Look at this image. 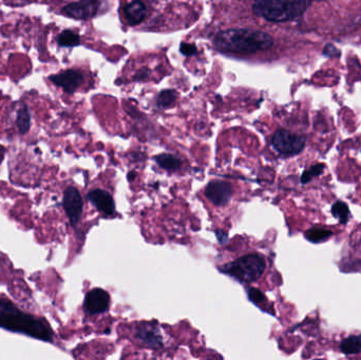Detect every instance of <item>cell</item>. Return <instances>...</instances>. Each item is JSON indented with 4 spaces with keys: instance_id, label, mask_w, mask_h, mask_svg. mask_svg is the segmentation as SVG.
<instances>
[{
    "instance_id": "18",
    "label": "cell",
    "mask_w": 361,
    "mask_h": 360,
    "mask_svg": "<svg viewBox=\"0 0 361 360\" xmlns=\"http://www.w3.org/2000/svg\"><path fill=\"white\" fill-rule=\"evenodd\" d=\"M333 232L331 230H324V228H314L305 232V238L313 243H319L326 240L332 236Z\"/></svg>"
},
{
    "instance_id": "21",
    "label": "cell",
    "mask_w": 361,
    "mask_h": 360,
    "mask_svg": "<svg viewBox=\"0 0 361 360\" xmlns=\"http://www.w3.org/2000/svg\"><path fill=\"white\" fill-rule=\"evenodd\" d=\"M140 337L146 342V344L152 345L154 347H157V345H161V337L152 330L144 329L141 330L139 333Z\"/></svg>"
},
{
    "instance_id": "5",
    "label": "cell",
    "mask_w": 361,
    "mask_h": 360,
    "mask_svg": "<svg viewBox=\"0 0 361 360\" xmlns=\"http://www.w3.org/2000/svg\"><path fill=\"white\" fill-rule=\"evenodd\" d=\"M307 139L305 135H296L284 129L276 131L271 139V145L283 156L300 154L305 148Z\"/></svg>"
},
{
    "instance_id": "4",
    "label": "cell",
    "mask_w": 361,
    "mask_h": 360,
    "mask_svg": "<svg viewBox=\"0 0 361 360\" xmlns=\"http://www.w3.org/2000/svg\"><path fill=\"white\" fill-rule=\"evenodd\" d=\"M264 258L258 254L243 256L235 261L225 264L222 272L241 283H252L258 280L265 271Z\"/></svg>"
},
{
    "instance_id": "8",
    "label": "cell",
    "mask_w": 361,
    "mask_h": 360,
    "mask_svg": "<svg viewBox=\"0 0 361 360\" xmlns=\"http://www.w3.org/2000/svg\"><path fill=\"white\" fill-rule=\"evenodd\" d=\"M205 196L216 206H223L231 200L233 196V187L227 182L212 181L206 187Z\"/></svg>"
},
{
    "instance_id": "6",
    "label": "cell",
    "mask_w": 361,
    "mask_h": 360,
    "mask_svg": "<svg viewBox=\"0 0 361 360\" xmlns=\"http://www.w3.org/2000/svg\"><path fill=\"white\" fill-rule=\"evenodd\" d=\"M63 206L68 218H69L70 223L75 226L80 221V217H82L84 203H82L80 192L73 186H70L65 190Z\"/></svg>"
},
{
    "instance_id": "28",
    "label": "cell",
    "mask_w": 361,
    "mask_h": 360,
    "mask_svg": "<svg viewBox=\"0 0 361 360\" xmlns=\"http://www.w3.org/2000/svg\"><path fill=\"white\" fill-rule=\"evenodd\" d=\"M135 173H129V175H128L129 181H133V180L135 179Z\"/></svg>"
},
{
    "instance_id": "16",
    "label": "cell",
    "mask_w": 361,
    "mask_h": 360,
    "mask_svg": "<svg viewBox=\"0 0 361 360\" xmlns=\"http://www.w3.org/2000/svg\"><path fill=\"white\" fill-rule=\"evenodd\" d=\"M341 351L345 354H358L361 353V335L351 336L343 340L341 344Z\"/></svg>"
},
{
    "instance_id": "22",
    "label": "cell",
    "mask_w": 361,
    "mask_h": 360,
    "mask_svg": "<svg viewBox=\"0 0 361 360\" xmlns=\"http://www.w3.org/2000/svg\"><path fill=\"white\" fill-rule=\"evenodd\" d=\"M248 295H250V300H252L254 304H259L264 302V294H263L262 292L259 291V290L255 289V287H252V289L250 290V293H248Z\"/></svg>"
},
{
    "instance_id": "19",
    "label": "cell",
    "mask_w": 361,
    "mask_h": 360,
    "mask_svg": "<svg viewBox=\"0 0 361 360\" xmlns=\"http://www.w3.org/2000/svg\"><path fill=\"white\" fill-rule=\"evenodd\" d=\"M332 213L341 224L348 223L350 218V209L345 203L337 201L332 207Z\"/></svg>"
},
{
    "instance_id": "23",
    "label": "cell",
    "mask_w": 361,
    "mask_h": 360,
    "mask_svg": "<svg viewBox=\"0 0 361 360\" xmlns=\"http://www.w3.org/2000/svg\"><path fill=\"white\" fill-rule=\"evenodd\" d=\"M180 52L185 56H192V55L197 54V51L195 44L182 42L180 46Z\"/></svg>"
},
{
    "instance_id": "15",
    "label": "cell",
    "mask_w": 361,
    "mask_h": 360,
    "mask_svg": "<svg viewBox=\"0 0 361 360\" xmlns=\"http://www.w3.org/2000/svg\"><path fill=\"white\" fill-rule=\"evenodd\" d=\"M16 124L21 135H25L30 130V127H31V116H30L29 109L25 106H23L17 112Z\"/></svg>"
},
{
    "instance_id": "2",
    "label": "cell",
    "mask_w": 361,
    "mask_h": 360,
    "mask_svg": "<svg viewBox=\"0 0 361 360\" xmlns=\"http://www.w3.org/2000/svg\"><path fill=\"white\" fill-rule=\"evenodd\" d=\"M0 328L25 334L36 340L52 342L53 332L48 323L42 319L21 312L8 300L0 298Z\"/></svg>"
},
{
    "instance_id": "25",
    "label": "cell",
    "mask_w": 361,
    "mask_h": 360,
    "mask_svg": "<svg viewBox=\"0 0 361 360\" xmlns=\"http://www.w3.org/2000/svg\"><path fill=\"white\" fill-rule=\"evenodd\" d=\"M150 76V70L148 69V68H144V69L140 70L139 72H137V75H135V80H147L148 77Z\"/></svg>"
},
{
    "instance_id": "12",
    "label": "cell",
    "mask_w": 361,
    "mask_h": 360,
    "mask_svg": "<svg viewBox=\"0 0 361 360\" xmlns=\"http://www.w3.org/2000/svg\"><path fill=\"white\" fill-rule=\"evenodd\" d=\"M123 13H124L125 19L128 25H137L143 23L144 19L146 18L147 10H146L145 4L143 2L133 1L126 4Z\"/></svg>"
},
{
    "instance_id": "17",
    "label": "cell",
    "mask_w": 361,
    "mask_h": 360,
    "mask_svg": "<svg viewBox=\"0 0 361 360\" xmlns=\"http://www.w3.org/2000/svg\"><path fill=\"white\" fill-rule=\"evenodd\" d=\"M177 91L171 90V89L161 91L158 97H157V105L160 108H163V109L171 107L177 101Z\"/></svg>"
},
{
    "instance_id": "11",
    "label": "cell",
    "mask_w": 361,
    "mask_h": 360,
    "mask_svg": "<svg viewBox=\"0 0 361 360\" xmlns=\"http://www.w3.org/2000/svg\"><path fill=\"white\" fill-rule=\"evenodd\" d=\"M88 199L97 211L106 216L114 215L116 211V204L114 198L109 192L102 190H94L89 192Z\"/></svg>"
},
{
    "instance_id": "9",
    "label": "cell",
    "mask_w": 361,
    "mask_h": 360,
    "mask_svg": "<svg viewBox=\"0 0 361 360\" xmlns=\"http://www.w3.org/2000/svg\"><path fill=\"white\" fill-rule=\"evenodd\" d=\"M110 296L102 289H94L89 292L85 298L84 306L90 314H101L109 308Z\"/></svg>"
},
{
    "instance_id": "3",
    "label": "cell",
    "mask_w": 361,
    "mask_h": 360,
    "mask_svg": "<svg viewBox=\"0 0 361 360\" xmlns=\"http://www.w3.org/2000/svg\"><path fill=\"white\" fill-rule=\"evenodd\" d=\"M311 4L312 2L310 1L261 0V1L255 2L252 11L257 16L262 17L265 20L271 23H286L302 16Z\"/></svg>"
},
{
    "instance_id": "10",
    "label": "cell",
    "mask_w": 361,
    "mask_h": 360,
    "mask_svg": "<svg viewBox=\"0 0 361 360\" xmlns=\"http://www.w3.org/2000/svg\"><path fill=\"white\" fill-rule=\"evenodd\" d=\"M50 80L61 87L67 93H73L84 82V75L76 70H67L55 75H51Z\"/></svg>"
},
{
    "instance_id": "14",
    "label": "cell",
    "mask_w": 361,
    "mask_h": 360,
    "mask_svg": "<svg viewBox=\"0 0 361 360\" xmlns=\"http://www.w3.org/2000/svg\"><path fill=\"white\" fill-rule=\"evenodd\" d=\"M57 42L61 46L71 48V46H78L80 44V38L75 32L71 31V30H65L59 34Z\"/></svg>"
},
{
    "instance_id": "20",
    "label": "cell",
    "mask_w": 361,
    "mask_h": 360,
    "mask_svg": "<svg viewBox=\"0 0 361 360\" xmlns=\"http://www.w3.org/2000/svg\"><path fill=\"white\" fill-rule=\"evenodd\" d=\"M324 164H316L312 166L309 170L305 171L303 175H301V183L307 184L313 179L314 177H318L322 175L324 170Z\"/></svg>"
},
{
    "instance_id": "7",
    "label": "cell",
    "mask_w": 361,
    "mask_h": 360,
    "mask_svg": "<svg viewBox=\"0 0 361 360\" xmlns=\"http://www.w3.org/2000/svg\"><path fill=\"white\" fill-rule=\"evenodd\" d=\"M101 2L92 1V0H85V1L71 2L63 6V13L67 16L75 19L92 18L97 15Z\"/></svg>"
},
{
    "instance_id": "24",
    "label": "cell",
    "mask_w": 361,
    "mask_h": 360,
    "mask_svg": "<svg viewBox=\"0 0 361 360\" xmlns=\"http://www.w3.org/2000/svg\"><path fill=\"white\" fill-rule=\"evenodd\" d=\"M324 54L329 57H336L341 55V52H339L338 49L335 48L333 44H328V46L324 48Z\"/></svg>"
},
{
    "instance_id": "1",
    "label": "cell",
    "mask_w": 361,
    "mask_h": 360,
    "mask_svg": "<svg viewBox=\"0 0 361 360\" xmlns=\"http://www.w3.org/2000/svg\"><path fill=\"white\" fill-rule=\"evenodd\" d=\"M274 39L269 34L250 29H229L219 32L214 38V46L221 52L233 54H255L269 50Z\"/></svg>"
},
{
    "instance_id": "13",
    "label": "cell",
    "mask_w": 361,
    "mask_h": 360,
    "mask_svg": "<svg viewBox=\"0 0 361 360\" xmlns=\"http://www.w3.org/2000/svg\"><path fill=\"white\" fill-rule=\"evenodd\" d=\"M159 166L162 167L165 170L175 171L180 167V161L171 154H160L154 158Z\"/></svg>"
},
{
    "instance_id": "26",
    "label": "cell",
    "mask_w": 361,
    "mask_h": 360,
    "mask_svg": "<svg viewBox=\"0 0 361 360\" xmlns=\"http://www.w3.org/2000/svg\"><path fill=\"white\" fill-rule=\"evenodd\" d=\"M216 236H218L219 241H220L221 243L226 241L227 235L225 234L224 232H222V230H216Z\"/></svg>"
},
{
    "instance_id": "27",
    "label": "cell",
    "mask_w": 361,
    "mask_h": 360,
    "mask_svg": "<svg viewBox=\"0 0 361 360\" xmlns=\"http://www.w3.org/2000/svg\"><path fill=\"white\" fill-rule=\"evenodd\" d=\"M4 148L0 146V163H1L2 159H4Z\"/></svg>"
}]
</instances>
